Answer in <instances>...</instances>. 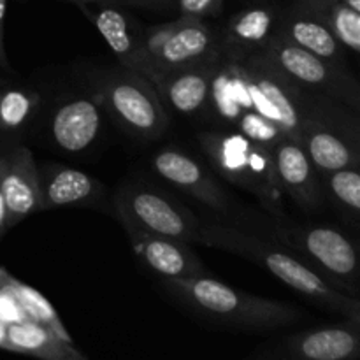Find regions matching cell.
I'll list each match as a JSON object with an SVG mask.
<instances>
[{"instance_id": "obj_12", "label": "cell", "mask_w": 360, "mask_h": 360, "mask_svg": "<svg viewBox=\"0 0 360 360\" xmlns=\"http://www.w3.org/2000/svg\"><path fill=\"white\" fill-rule=\"evenodd\" d=\"M360 355V322L345 319L333 326L290 334L257 348L260 360H355Z\"/></svg>"}, {"instance_id": "obj_18", "label": "cell", "mask_w": 360, "mask_h": 360, "mask_svg": "<svg viewBox=\"0 0 360 360\" xmlns=\"http://www.w3.org/2000/svg\"><path fill=\"white\" fill-rule=\"evenodd\" d=\"M134 253L141 262L153 271L162 280H181V278L204 276L207 273L202 260L192 250V243L167 236L125 229Z\"/></svg>"}, {"instance_id": "obj_1", "label": "cell", "mask_w": 360, "mask_h": 360, "mask_svg": "<svg viewBox=\"0 0 360 360\" xmlns=\"http://www.w3.org/2000/svg\"><path fill=\"white\" fill-rule=\"evenodd\" d=\"M195 245L224 250L264 267L287 287L333 315L360 322V301L336 290L304 260L267 236L246 231L232 224H204L195 236Z\"/></svg>"}, {"instance_id": "obj_10", "label": "cell", "mask_w": 360, "mask_h": 360, "mask_svg": "<svg viewBox=\"0 0 360 360\" xmlns=\"http://www.w3.org/2000/svg\"><path fill=\"white\" fill-rule=\"evenodd\" d=\"M112 207L125 229L167 236L195 245L200 218L165 192L151 185L127 183L112 197Z\"/></svg>"}, {"instance_id": "obj_21", "label": "cell", "mask_w": 360, "mask_h": 360, "mask_svg": "<svg viewBox=\"0 0 360 360\" xmlns=\"http://www.w3.org/2000/svg\"><path fill=\"white\" fill-rule=\"evenodd\" d=\"M42 112V94L21 81H0V150L23 144Z\"/></svg>"}, {"instance_id": "obj_28", "label": "cell", "mask_w": 360, "mask_h": 360, "mask_svg": "<svg viewBox=\"0 0 360 360\" xmlns=\"http://www.w3.org/2000/svg\"><path fill=\"white\" fill-rule=\"evenodd\" d=\"M236 130H239L243 136H246L255 144L267 148V150H273L281 139L288 137L276 123L271 122L269 118L262 116L260 112L253 111V109H248V111L239 118Z\"/></svg>"}, {"instance_id": "obj_25", "label": "cell", "mask_w": 360, "mask_h": 360, "mask_svg": "<svg viewBox=\"0 0 360 360\" xmlns=\"http://www.w3.org/2000/svg\"><path fill=\"white\" fill-rule=\"evenodd\" d=\"M326 200L352 227H359L360 218V164L336 171L322 172Z\"/></svg>"}, {"instance_id": "obj_16", "label": "cell", "mask_w": 360, "mask_h": 360, "mask_svg": "<svg viewBox=\"0 0 360 360\" xmlns=\"http://www.w3.org/2000/svg\"><path fill=\"white\" fill-rule=\"evenodd\" d=\"M0 190L6 202L7 229L41 211L37 162L23 144L0 150Z\"/></svg>"}, {"instance_id": "obj_19", "label": "cell", "mask_w": 360, "mask_h": 360, "mask_svg": "<svg viewBox=\"0 0 360 360\" xmlns=\"http://www.w3.org/2000/svg\"><path fill=\"white\" fill-rule=\"evenodd\" d=\"M41 211L58 207H98L105 200V186L94 176L63 164H37Z\"/></svg>"}, {"instance_id": "obj_2", "label": "cell", "mask_w": 360, "mask_h": 360, "mask_svg": "<svg viewBox=\"0 0 360 360\" xmlns=\"http://www.w3.org/2000/svg\"><path fill=\"white\" fill-rule=\"evenodd\" d=\"M162 288L200 319L245 333L283 329L299 323L306 316L297 306L232 288L210 274L162 280Z\"/></svg>"}, {"instance_id": "obj_24", "label": "cell", "mask_w": 360, "mask_h": 360, "mask_svg": "<svg viewBox=\"0 0 360 360\" xmlns=\"http://www.w3.org/2000/svg\"><path fill=\"white\" fill-rule=\"evenodd\" d=\"M2 348L44 360H84L74 341L62 340L51 329L30 319L7 323Z\"/></svg>"}, {"instance_id": "obj_11", "label": "cell", "mask_w": 360, "mask_h": 360, "mask_svg": "<svg viewBox=\"0 0 360 360\" xmlns=\"http://www.w3.org/2000/svg\"><path fill=\"white\" fill-rule=\"evenodd\" d=\"M260 55L299 86L360 109V84L347 65L320 58L283 39H274Z\"/></svg>"}, {"instance_id": "obj_13", "label": "cell", "mask_w": 360, "mask_h": 360, "mask_svg": "<svg viewBox=\"0 0 360 360\" xmlns=\"http://www.w3.org/2000/svg\"><path fill=\"white\" fill-rule=\"evenodd\" d=\"M104 115L101 101L91 90L62 95L46 118V139L60 153H86L101 139Z\"/></svg>"}, {"instance_id": "obj_31", "label": "cell", "mask_w": 360, "mask_h": 360, "mask_svg": "<svg viewBox=\"0 0 360 360\" xmlns=\"http://www.w3.org/2000/svg\"><path fill=\"white\" fill-rule=\"evenodd\" d=\"M6 14H7V0H0V69L6 70V72L13 74V67H11L9 56L6 51V41H4V35H6Z\"/></svg>"}, {"instance_id": "obj_30", "label": "cell", "mask_w": 360, "mask_h": 360, "mask_svg": "<svg viewBox=\"0 0 360 360\" xmlns=\"http://www.w3.org/2000/svg\"><path fill=\"white\" fill-rule=\"evenodd\" d=\"M70 2H86V0H70ZM98 2H112L125 7H143L151 11H171L176 9V0H98Z\"/></svg>"}, {"instance_id": "obj_34", "label": "cell", "mask_w": 360, "mask_h": 360, "mask_svg": "<svg viewBox=\"0 0 360 360\" xmlns=\"http://www.w3.org/2000/svg\"><path fill=\"white\" fill-rule=\"evenodd\" d=\"M6 329H7V323H4L0 320V348L4 347V341H6Z\"/></svg>"}, {"instance_id": "obj_7", "label": "cell", "mask_w": 360, "mask_h": 360, "mask_svg": "<svg viewBox=\"0 0 360 360\" xmlns=\"http://www.w3.org/2000/svg\"><path fill=\"white\" fill-rule=\"evenodd\" d=\"M151 167L162 181L221 214L229 224L250 231L257 220V214L246 211V207L229 193L210 165L202 164L181 148H160L151 157Z\"/></svg>"}, {"instance_id": "obj_4", "label": "cell", "mask_w": 360, "mask_h": 360, "mask_svg": "<svg viewBox=\"0 0 360 360\" xmlns=\"http://www.w3.org/2000/svg\"><path fill=\"white\" fill-rule=\"evenodd\" d=\"M269 217V214H267ZM252 232H266L343 294L359 299L357 248L348 236L327 225L295 224L288 217H257Z\"/></svg>"}, {"instance_id": "obj_20", "label": "cell", "mask_w": 360, "mask_h": 360, "mask_svg": "<svg viewBox=\"0 0 360 360\" xmlns=\"http://www.w3.org/2000/svg\"><path fill=\"white\" fill-rule=\"evenodd\" d=\"M220 60L171 70V72H160L150 81L157 88L169 111H174L186 118L204 116L210 101L211 79Z\"/></svg>"}, {"instance_id": "obj_33", "label": "cell", "mask_w": 360, "mask_h": 360, "mask_svg": "<svg viewBox=\"0 0 360 360\" xmlns=\"http://www.w3.org/2000/svg\"><path fill=\"white\" fill-rule=\"evenodd\" d=\"M9 231L7 229V213H6V202H4L2 190H0V238H2L6 232Z\"/></svg>"}, {"instance_id": "obj_15", "label": "cell", "mask_w": 360, "mask_h": 360, "mask_svg": "<svg viewBox=\"0 0 360 360\" xmlns=\"http://www.w3.org/2000/svg\"><path fill=\"white\" fill-rule=\"evenodd\" d=\"M278 185L301 210L319 213L326 207L322 174L309 158L301 141L285 137L271 150Z\"/></svg>"}, {"instance_id": "obj_14", "label": "cell", "mask_w": 360, "mask_h": 360, "mask_svg": "<svg viewBox=\"0 0 360 360\" xmlns=\"http://www.w3.org/2000/svg\"><path fill=\"white\" fill-rule=\"evenodd\" d=\"M76 6L97 28L118 62L148 77L150 65L144 53L146 28L125 9V6L98 0L77 2Z\"/></svg>"}, {"instance_id": "obj_27", "label": "cell", "mask_w": 360, "mask_h": 360, "mask_svg": "<svg viewBox=\"0 0 360 360\" xmlns=\"http://www.w3.org/2000/svg\"><path fill=\"white\" fill-rule=\"evenodd\" d=\"M320 18L323 20V23L327 25V28L330 30V34L336 37V41L343 46L347 51L360 53V13L354 11L352 7H348L347 4H343L341 0L334 2L333 6L327 7Z\"/></svg>"}, {"instance_id": "obj_32", "label": "cell", "mask_w": 360, "mask_h": 360, "mask_svg": "<svg viewBox=\"0 0 360 360\" xmlns=\"http://www.w3.org/2000/svg\"><path fill=\"white\" fill-rule=\"evenodd\" d=\"M334 2H338V0H294V6L320 16V14H322L327 7L333 6Z\"/></svg>"}, {"instance_id": "obj_3", "label": "cell", "mask_w": 360, "mask_h": 360, "mask_svg": "<svg viewBox=\"0 0 360 360\" xmlns=\"http://www.w3.org/2000/svg\"><path fill=\"white\" fill-rule=\"evenodd\" d=\"M197 143L210 167L221 179L252 193L269 217H287L271 150L255 144L236 129L199 132Z\"/></svg>"}, {"instance_id": "obj_9", "label": "cell", "mask_w": 360, "mask_h": 360, "mask_svg": "<svg viewBox=\"0 0 360 360\" xmlns=\"http://www.w3.org/2000/svg\"><path fill=\"white\" fill-rule=\"evenodd\" d=\"M239 63L245 76L250 109L276 123L288 137L301 141L315 91L295 84L262 55L246 56Z\"/></svg>"}, {"instance_id": "obj_29", "label": "cell", "mask_w": 360, "mask_h": 360, "mask_svg": "<svg viewBox=\"0 0 360 360\" xmlns=\"http://www.w3.org/2000/svg\"><path fill=\"white\" fill-rule=\"evenodd\" d=\"M176 9L179 16L192 18H214L224 9V0H176Z\"/></svg>"}, {"instance_id": "obj_26", "label": "cell", "mask_w": 360, "mask_h": 360, "mask_svg": "<svg viewBox=\"0 0 360 360\" xmlns=\"http://www.w3.org/2000/svg\"><path fill=\"white\" fill-rule=\"evenodd\" d=\"M0 283H4L9 288V292L14 295V299L18 301L20 308L23 309L27 319L34 320V322L51 329L53 333H55L56 336L62 338V340L72 341L69 333H67L65 326H63L62 320H60L56 309L53 308L51 302H49L41 292L35 290L30 285L23 283V281L16 280V278H13L11 274H7L6 271L2 269H0Z\"/></svg>"}, {"instance_id": "obj_23", "label": "cell", "mask_w": 360, "mask_h": 360, "mask_svg": "<svg viewBox=\"0 0 360 360\" xmlns=\"http://www.w3.org/2000/svg\"><path fill=\"white\" fill-rule=\"evenodd\" d=\"M276 39H283L290 44L299 46V48L320 56V58L345 65L347 49L330 34L322 18L308 13L294 4L290 7H283Z\"/></svg>"}, {"instance_id": "obj_5", "label": "cell", "mask_w": 360, "mask_h": 360, "mask_svg": "<svg viewBox=\"0 0 360 360\" xmlns=\"http://www.w3.org/2000/svg\"><path fill=\"white\" fill-rule=\"evenodd\" d=\"M86 83L105 115L132 139L150 144L167 132L171 111L153 83L141 72L120 63L111 69L94 70L88 74Z\"/></svg>"}, {"instance_id": "obj_17", "label": "cell", "mask_w": 360, "mask_h": 360, "mask_svg": "<svg viewBox=\"0 0 360 360\" xmlns=\"http://www.w3.org/2000/svg\"><path fill=\"white\" fill-rule=\"evenodd\" d=\"M283 7L253 4L236 13L218 28L221 55L232 60L260 55L278 37Z\"/></svg>"}, {"instance_id": "obj_8", "label": "cell", "mask_w": 360, "mask_h": 360, "mask_svg": "<svg viewBox=\"0 0 360 360\" xmlns=\"http://www.w3.org/2000/svg\"><path fill=\"white\" fill-rule=\"evenodd\" d=\"M148 79L160 72L210 63L221 58L218 28L202 18L179 16L169 23L144 30Z\"/></svg>"}, {"instance_id": "obj_22", "label": "cell", "mask_w": 360, "mask_h": 360, "mask_svg": "<svg viewBox=\"0 0 360 360\" xmlns=\"http://www.w3.org/2000/svg\"><path fill=\"white\" fill-rule=\"evenodd\" d=\"M248 109V91L241 63L239 60L221 56L211 79L210 101L204 116L217 123L218 129H236L239 118Z\"/></svg>"}, {"instance_id": "obj_35", "label": "cell", "mask_w": 360, "mask_h": 360, "mask_svg": "<svg viewBox=\"0 0 360 360\" xmlns=\"http://www.w3.org/2000/svg\"><path fill=\"white\" fill-rule=\"evenodd\" d=\"M343 4H347L348 7H352L354 11H359L360 13V0H341Z\"/></svg>"}, {"instance_id": "obj_6", "label": "cell", "mask_w": 360, "mask_h": 360, "mask_svg": "<svg viewBox=\"0 0 360 360\" xmlns=\"http://www.w3.org/2000/svg\"><path fill=\"white\" fill-rule=\"evenodd\" d=\"M301 144L322 172L360 164L359 111L323 94H313Z\"/></svg>"}]
</instances>
